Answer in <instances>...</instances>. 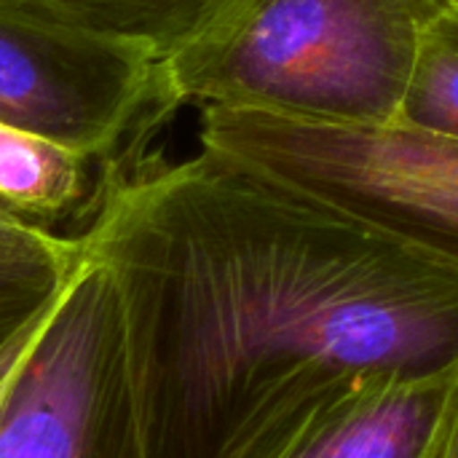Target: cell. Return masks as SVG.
Wrapping results in <instances>:
<instances>
[{
    "label": "cell",
    "instance_id": "7",
    "mask_svg": "<svg viewBox=\"0 0 458 458\" xmlns=\"http://www.w3.org/2000/svg\"><path fill=\"white\" fill-rule=\"evenodd\" d=\"M94 166L107 169L54 140L0 123V204L35 225L51 228L86 212L89 201L99 204L107 182L94 180Z\"/></svg>",
    "mask_w": 458,
    "mask_h": 458
},
{
    "label": "cell",
    "instance_id": "13",
    "mask_svg": "<svg viewBox=\"0 0 458 458\" xmlns=\"http://www.w3.org/2000/svg\"><path fill=\"white\" fill-rule=\"evenodd\" d=\"M443 5L451 8V11H458V0H443Z\"/></svg>",
    "mask_w": 458,
    "mask_h": 458
},
{
    "label": "cell",
    "instance_id": "9",
    "mask_svg": "<svg viewBox=\"0 0 458 458\" xmlns=\"http://www.w3.org/2000/svg\"><path fill=\"white\" fill-rule=\"evenodd\" d=\"M397 123L458 140V11L443 8L424 30Z\"/></svg>",
    "mask_w": 458,
    "mask_h": 458
},
{
    "label": "cell",
    "instance_id": "10",
    "mask_svg": "<svg viewBox=\"0 0 458 458\" xmlns=\"http://www.w3.org/2000/svg\"><path fill=\"white\" fill-rule=\"evenodd\" d=\"M83 260L86 252L78 236H59L0 204V271H46L70 276L83 266Z\"/></svg>",
    "mask_w": 458,
    "mask_h": 458
},
{
    "label": "cell",
    "instance_id": "12",
    "mask_svg": "<svg viewBox=\"0 0 458 458\" xmlns=\"http://www.w3.org/2000/svg\"><path fill=\"white\" fill-rule=\"evenodd\" d=\"M59 298L0 346V411L5 408L19 376L24 373V368H27V362H30V357H32V352H35V346H38V341H40V335L46 330V325H48Z\"/></svg>",
    "mask_w": 458,
    "mask_h": 458
},
{
    "label": "cell",
    "instance_id": "2",
    "mask_svg": "<svg viewBox=\"0 0 458 458\" xmlns=\"http://www.w3.org/2000/svg\"><path fill=\"white\" fill-rule=\"evenodd\" d=\"M443 8V0H220L161 62V81L174 107L397 123L421 35Z\"/></svg>",
    "mask_w": 458,
    "mask_h": 458
},
{
    "label": "cell",
    "instance_id": "4",
    "mask_svg": "<svg viewBox=\"0 0 458 458\" xmlns=\"http://www.w3.org/2000/svg\"><path fill=\"white\" fill-rule=\"evenodd\" d=\"M174 110L161 62L142 48L0 0V123L131 169Z\"/></svg>",
    "mask_w": 458,
    "mask_h": 458
},
{
    "label": "cell",
    "instance_id": "6",
    "mask_svg": "<svg viewBox=\"0 0 458 458\" xmlns=\"http://www.w3.org/2000/svg\"><path fill=\"white\" fill-rule=\"evenodd\" d=\"M244 458H458V360L333 373L284 408Z\"/></svg>",
    "mask_w": 458,
    "mask_h": 458
},
{
    "label": "cell",
    "instance_id": "11",
    "mask_svg": "<svg viewBox=\"0 0 458 458\" xmlns=\"http://www.w3.org/2000/svg\"><path fill=\"white\" fill-rule=\"evenodd\" d=\"M75 274H8L0 271V346L16 335L27 322H32L40 311H46L67 287Z\"/></svg>",
    "mask_w": 458,
    "mask_h": 458
},
{
    "label": "cell",
    "instance_id": "5",
    "mask_svg": "<svg viewBox=\"0 0 458 458\" xmlns=\"http://www.w3.org/2000/svg\"><path fill=\"white\" fill-rule=\"evenodd\" d=\"M0 458H142L118 295L91 258L0 411Z\"/></svg>",
    "mask_w": 458,
    "mask_h": 458
},
{
    "label": "cell",
    "instance_id": "3",
    "mask_svg": "<svg viewBox=\"0 0 458 458\" xmlns=\"http://www.w3.org/2000/svg\"><path fill=\"white\" fill-rule=\"evenodd\" d=\"M201 148L458 274V140L201 107Z\"/></svg>",
    "mask_w": 458,
    "mask_h": 458
},
{
    "label": "cell",
    "instance_id": "1",
    "mask_svg": "<svg viewBox=\"0 0 458 458\" xmlns=\"http://www.w3.org/2000/svg\"><path fill=\"white\" fill-rule=\"evenodd\" d=\"M118 295L142 458H244L317 381L458 360V274L204 150L78 233Z\"/></svg>",
    "mask_w": 458,
    "mask_h": 458
},
{
    "label": "cell",
    "instance_id": "8",
    "mask_svg": "<svg viewBox=\"0 0 458 458\" xmlns=\"http://www.w3.org/2000/svg\"><path fill=\"white\" fill-rule=\"evenodd\" d=\"M8 5L134 46L164 62L182 48L220 0H3Z\"/></svg>",
    "mask_w": 458,
    "mask_h": 458
}]
</instances>
